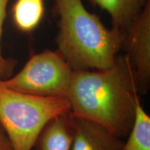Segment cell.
Returning <instances> with one entry per match:
<instances>
[{
	"label": "cell",
	"instance_id": "3",
	"mask_svg": "<svg viewBox=\"0 0 150 150\" xmlns=\"http://www.w3.org/2000/svg\"><path fill=\"white\" fill-rule=\"evenodd\" d=\"M70 111L67 98L35 96L0 86V124L13 150H32L45 125Z\"/></svg>",
	"mask_w": 150,
	"mask_h": 150
},
{
	"label": "cell",
	"instance_id": "12",
	"mask_svg": "<svg viewBox=\"0 0 150 150\" xmlns=\"http://www.w3.org/2000/svg\"><path fill=\"white\" fill-rule=\"evenodd\" d=\"M0 150H13L8 137L0 124Z\"/></svg>",
	"mask_w": 150,
	"mask_h": 150
},
{
	"label": "cell",
	"instance_id": "11",
	"mask_svg": "<svg viewBox=\"0 0 150 150\" xmlns=\"http://www.w3.org/2000/svg\"><path fill=\"white\" fill-rule=\"evenodd\" d=\"M10 0H0V81L8 79L14 72L18 61L12 58H5L1 53V40L3 24L6 15V7Z\"/></svg>",
	"mask_w": 150,
	"mask_h": 150
},
{
	"label": "cell",
	"instance_id": "5",
	"mask_svg": "<svg viewBox=\"0 0 150 150\" xmlns=\"http://www.w3.org/2000/svg\"><path fill=\"white\" fill-rule=\"evenodd\" d=\"M122 47L134 68L139 94L145 95L150 83V0L125 31Z\"/></svg>",
	"mask_w": 150,
	"mask_h": 150
},
{
	"label": "cell",
	"instance_id": "1",
	"mask_svg": "<svg viewBox=\"0 0 150 150\" xmlns=\"http://www.w3.org/2000/svg\"><path fill=\"white\" fill-rule=\"evenodd\" d=\"M139 95L128 57L117 55L105 70H73L67 99L73 115L98 123L122 138L134 125Z\"/></svg>",
	"mask_w": 150,
	"mask_h": 150
},
{
	"label": "cell",
	"instance_id": "8",
	"mask_svg": "<svg viewBox=\"0 0 150 150\" xmlns=\"http://www.w3.org/2000/svg\"><path fill=\"white\" fill-rule=\"evenodd\" d=\"M111 17L112 28L125 32L147 0H89Z\"/></svg>",
	"mask_w": 150,
	"mask_h": 150
},
{
	"label": "cell",
	"instance_id": "7",
	"mask_svg": "<svg viewBox=\"0 0 150 150\" xmlns=\"http://www.w3.org/2000/svg\"><path fill=\"white\" fill-rule=\"evenodd\" d=\"M73 136V116L70 111L50 120L38 136L33 149L71 150Z\"/></svg>",
	"mask_w": 150,
	"mask_h": 150
},
{
	"label": "cell",
	"instance_id": "10",
	"mask_svg": "<svg viewBox=\"0 0 150 150\" xmlns=\"http://www.w3.org/2000/svg\"><path fill=\"white\" fill-rule=\"evenodd\" d=\"M122 150H150V117L140 99L136 102L134 122Z\"/></svg>",
	"mask_w": 150,
	"mask_h": 150
},
{
	"label": "cell",
	"instance_id": "4",
	"mask_svg": "<svg viewBox=\"0 0 150 150\" xmlns=\"http://www.w3.org/2000/svg\"><path fill=\"white\" fill-rule=\"evenodd\" d=\"M73 70L59 52L45 50L30 58L18 74L0 86L20 93L67 98Z\"/></svg>",
	"mask_w": 150,
	"mask_h": 150
},
{
	"label": "cell",
	"instance_id": "6",
	"mask_svg": "<svg viewBox=\"0 0 150 150\" xmlns=\"http://www.w3.org/2000/svg\"><path fill=\"white\" fill-rule=\"evenodd\" d=\"M73 116L74 136L71 150H122L125 142L102 125Z\"/></svg>",
	"mask_w": 150,
	"mask_h": 150
},
{
	"label": "cell",
	"instance_id": "2",
	"mask_svg": "<svg viewBox=\"0 0 150 150\" xmlns=\"http://www.w3.org/2000/svg\"><path fill=\"white\" fill-rule=\"evenodd\" d=\"M56 11L60 17L57 51L72 70H102L114 64L125 32L106 28L82 0H56Z\"/></svg>",
	"mask_w": 150,
	"mask_h": 150
},
{
	"label": "cell",
	"instance_id": "9",
	"mask_svg": "<svg viewBox=\"0 0 150 150\" xmlns=\"http://www.w3.org/2000/svg\"><path fill=\"white\" fill-rule=\"evenodd\" d=\"M44 15L43 0H16L12 8L15 25L22 32H29L38 25Z\"/></svg>",
	"mask_w": 150,
	"mask_h": 150
}]
</instances>
